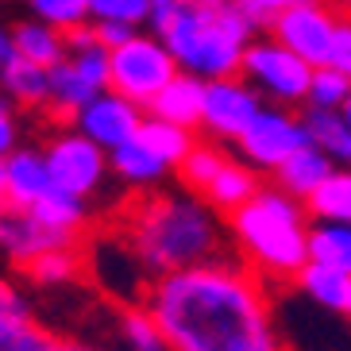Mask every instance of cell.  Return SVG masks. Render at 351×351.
Returning a JSON list of instances; mask_svg holds the SVG:
<instances>
[{
    "mask_svg": "<svg viewBox=\"0 0 351 351\" xmlns=\"http://www.w3.org/2000/svg\"><path fill=\"white\" fill-rule=\"evenodd\" d=\"M147 309L170 351H286L267 278L243 258H213L147 282Z\"/></svg>",
    "mask_w": 351,
    "mask_h": 351,
    "instance_id": "6da1fadb",
    "label": "cell"
},
{
    "mask_svg": "<svg viewBox=\"0 0 351 351\" xmlns=\"http://www.w3.org/2000/svg\"><path fill=\"white\" fill-rule=\"evenodd\" d=\"M116 236L128 243L147 278H162L174 270L228 255V220L193 189H151L128 201Z\"/></svg>",
    "mask_w": 351,
    "mask_h": 351,
    "instance_id": "7a4b0ae2",
    "label": "cell"
},
{
    "mask_svg": "<svg viewBox=\"0 0 351 351\" xmlns=\"http://www.w3.org/2000/svg\"><path fill=\"white\" fill-rule=\"evenodd\" d=\"M228 220V236L239 258L267 282H293L309 263V228L313 217L305 201L282 193L278 186H263L243 208Z\"/></svg>",
    "mask_w": 351,
    "mask_h": 351,
    "instance_id": "3957f363",
    "label": "cell"
},
{
    "mask_svg": "<svg viewBox=\"0 0 351 351\" xmlns=\"http://www.w3.org/2000/svg\"><path fill=\"white\" fill-rule=\"evenodd\" d=\"M155 35L170 47L178 70L193 73L201 82H217V77H236L239 73L243 51L258 35V23L243 8H236L232 0H224V4L186 0Z\"/></svg>",
    "mask_w": 351,
    "mask_h": 351,
    "instance_id": "277c9868",
    "label": "cell"
},
{
    "mask_svg": "<svg viewBox=\"0 0 351 351\" xmlns=\"http://www.w3.org/2000/svg\"><path fill=\"white\" fill-rule=\"evenodd\" d=\"M108 66H112V77H108V89H116L120 97L135 101L139 108H151L158 93H162L170 77L178 73V62L170 47L158 39L155 32H135L128 43H120L116 51H108Z\"/></svg>",
    "mask_w": 351,
    "mask_h": 351,
    "instance_id": "5b68a950",
    "label": "cell"
},
{
    "mask_svg": "<svg viewBox=\"0 0 351 351\" xmlns=\"http://www.w3.org/2000/svg\"><path fill=\"white\" fill-rule=\"evenodd\" d=\"M313 70H317V66H309L301 54H293L289 47H282L274 35L251 39V47L243 51V66H239V73L263 93V101L286 104V108L305 104Z\"/></svg>",
    "mask_w": 351,
    "mask_h": 351,
    "instance_id": "8992f818",
    "label": "cell"
},
{
    "mask_svg": "<svg viewBox=\"0 0 351 351\" xmlns=\"http://www.w3.org/2000/svg\"><path fill=\"white\" fill-rule=\"evenodd\" d=\"M43 151H47V166H51L54 189L85 197V201L97 197V189L104 186V178L112 170V166H108V151L70 124H66L62 132H54Z\"/></svg>",
    "mask_w": 351,
    "mask_h": 351,
    "instance_id": "52a82bcc",
    "label": "cell"
},
{
    "mask_svg": "<svg viewBox=\"0 0 351 351\" xmlns=\"http://www.w3.org/2000/svg\"><path fill=\"white\" fill-rule=\"evenodd\" d=\"M239 158L251 162L258 174H274L289 155H298L301 147H309V132L301 112L286 104H263L251 128L239 135Z\"/></svg>",
    "mask_w": 351,
    "mask_h": 351,
    "instance_id": "ba28073f",
    "label": "cell"
},
{
    "mask_svg": "<svg viewBox=\"0 0 351 351\" xmlns=\"http://www.w3.org/2000/svg\"><path fill=\"white\" fill-rule=\"evenodd\" d=\"M263 108V93L236 73V77H217L205 82V112H201V132L217 143H239V135L251 128V120Z\"/></svg>",
    "mask_w": 351,
    "mask_h": 351,
    "instance_id": "9c48e42d",
    "label": "cell"
},
{
    "mask_svg": "<svg viewBox=\"0 0 351 351\" xmlns=\"http://www.w3.org/2000/svg\"><path fill=\"white\" fill-rule=\"evenodd\" d=\"M336 23H340V16L324 0H298L270 23V35L293 54H301L309 66H328Z\"/></svg>",
    "mask_w": 351,
    "mask_h": 351,
    "instance_id": "30bf717a",
    "label": "cell"
},
{
    "mask_svg": "<svg viewBox=\"0 0 351 351\" xmlns=\"http://www.w3.org/2000/svg\"><path fill=\"white\" fill-rule=\"evenodd\" d=\"M73 243H77V236H66L58 228L43 224L32 208L0 205V255L8 258L12 267L23 270L27 263H35L47 251L73 247Z\"/></svg>",
    "mask_w": 351,
    "mask_h": 351,
    "instance_id": "8fae6325",
    "label": "cell"
},
{
    "mask_svg": "<svg viewBox=\"0 0 351 351\" xmlns=\"http://www.w3.org/2000/svg\"><path fill=\"white\" fill-rule=\"evenodd\" d=\"M143 108L128 97H120L116 89H104L93 101L85 104L82 112L70 120V128H77L82 135H89L93 143H101L104 151H116L120 143H128L132 135H139V124H143Z\"/></svg>",
    "mask_w": 351,
    "mask_h": 351,
    "instance_id": "7c38bea8",
    "label": "cell"
},
{
    "mask_svg": "<svg viewBox=\"0 0 351 351\" xmlns=\"http://www.w3.org/2000/svg\"><path fill=\"white\" fill-rule=\"evenodd\" d=\"M54 332L35 324L32 305L12 278H0V351H51Z\"/></svg>",
    "mask_w": 351,
    "mask_h": 351,
    "instance_id": "4fadbf2b",
    "label": "cell"
},
{
    "mask_svg": "<svg viewBox=\"0 0 351 351\" xmlns=\"http://www.w3.org/2000/svg\"><path fill=\"white\" fill-rule=\"evenodd\" d=\"M4 178H8V205L32 208L39 197H47L54 189L51 166H47V151L43 147H16L4 158Z\"/></svg>",
    "mask_w": 351,
    "mask_h": 351,
    "instance_id": "5bb4252c",
    "label": "cell"
},
{
    "mask_svg": "<svg viewBox=\"0 0 351 351\" xmlns=\"http://www.w3.org/2000/svg\"><path fill=\"white\" fill-rule=\"evenodd\" d=\"M108 166H112V174L120 178L128 189H139V193H143V189H158L166 182V174H174V166L166 162V158H158L139 135H132L128 143L108 151Z\"/></svg>",
    "mask_w": 351,
    "mask_h": 351,
    "instance_id": "9a60e30c",
    "label": "cell"
},
{
    "mask_svg": "<svg viewBox=\"0 0 351 351\" xmlns=\"http://www.w3.org/2000/svg\"><path fill=\"white\" fill-rule=\"evenodd\" d=\"M147 112L158 116V120H170V124H182V128H189V132H201L205 82L193 77V73H186V70H178L174 77H170V85H166L155 101H151Z\"/></svg>",
    "mask_w": 351,
    "mask_h": 351,
    "instance_id": "2e32d148",
    "label": "cell"
},
{
    "mask_svg": "<svg viewBox=\"0 0 351 351\" xmlns=\"http://www.w3.org/2000/svg\"><path fill=\"white\" fill-rule=\"evenodd\" d=\"M336 170V162H332L320 147H301L298 155H289L286 162L274 170V186L282 189V193L298 197V201H309L313 193H317L320 186H324V178Z\"/></svg>",
    "mask_w": 351,
    "mask_h": 351,
    "instance_id": "e0dca14e",
    "label": "cell"
},
{
    "mask_svg": "<svg viewBox=\"0 0 351 351\" xmlns=\"http://www.w3.org/2000/svg\"><path fill=\"white\" fill-rule=\"evenodd\" d=\"M0 93L16 108H47V101H51V70L12 54L8 62L0 66Z\"/></svg>",
    "mask_w": 351,
    "mask_h": 351,
    "instance_id": "ac0fdd59",
    "label": "cell"
},
{
    "mask_svg": "<svg viewBox=\"0 0 351 351\" xmlns=\"http://www.w3.org/2000/svg\"><path fill=\"white\" fill-rule=\"evenodd\" d=\"M258 189H263V182H258V170H255V166L243 162V158H228L224 170L213 178V186H208L201 197H205L208 205L217 208L220 217H232L236 208L247 205Z\"/></svg>",
    "mask_w": 351,
    "mask_h": 351,
    "instance_id": "d6986e66",
    "label": "cell"
},
{
    "mask_svg": "<svg viewBox=\"0 0 351 351\" xmlns=\"http://www.w3.org/2000/svg\"><path fill=\"white\" fill-rule=\"evenodd\" d=\"M97 93H104V89H97V85L89 82L70 58H62L58 66H51V101H47V108H51L54 120L70 124L73 116L82 112Z\"/></svg>",
    "mask_w": 351,
    "mask_h": 351,
    "instance_id": "ffe728a7",
    "label": "cell"
},
{
    "mask_svg": "<svg viewBox=\"0 0 351 351\" xmlns=\"http://www.w3.org/2000/svg\"><path fill=\"white\" fill-rule=\"evenodd\" d=\"M293 286L305 293V298L317 305V309H328V313H348V301H351V274L336 267H324V263H305L301 274L293 278Z\"/></svg>",
    "mask_w": 351,
    "mask_h": 351,
    "instance_id": "44dd1931",
    "label": "cell"
},
{
    "mask_svg": "<svg viewBox=\"0 0 351 351\" xmlns=\"http://www.w3.org/2000/svg\"><path fill=\"white\" fill-rule=\"evenodd\" d=\"M12 51L20 54V58H27V62L51 70V66H58L66 58V32H58L47 20L27 16V20H20L12 27Z\"/></svg>",
    "mask_w": 351,
    "mask_h": 351,
    "instance_id": "7402d4cb",
    "label": "cell"
},
{
    "mask_svg": "<svg viewBox=\"0 0 351 351\" xmlns=\"http://www.w3.org/2000/svg\"><path fill=\"white\" fill-rule=\"evenodd\" d=\"M116 336H120V351H170L166 332L158 317L147 309V301H128L116 313Z\"/></svg>",
    "mask_w": 351,
    "mask_h": 351,
    "instance_id": "603a6c76",
    "label": "cell"
},
{
    "mask_svg": "<svg viewBox=\"0 0 351 351\" xmlns=\"http://www.w3.org/2000/svg\"><path fill=\"white\" fill-rule=\"evenodd\" d=\"M301 120L313 147H320L336 166H351V128L340 108H305Z\"/></svg>",
    "mask_w": 351,
    "mask_h": 351,
    "instance_id": "cb8c5ba5",
    "label": "cell"
},
{
    "mask_svg": "<svg viewBox=\"0 0 351 351\" xmlns=\"http://www.w3.org/2000/svg\"><path fill=\"white\" fill-rule=\"evenodd\" d=\"M228 151L224 147L217 143V139H197L193 147H189V155L182 158V162H178V182H182V186L186 189H193V193H205L208 186H213V178L220 174V170H224V162H228Z\"/></svg>",
    "mask_w": 351,
    "mask_h": 351,
    "instance_id": "d4e9b609",
    "label": "cell"
},
{
    "mask_svg": "<svg viewBox=\"0 0 351 351\" xmlns=\"http://www.w3.org/2000/svg\"><path fill=\"white\" fill-rule=\"evenodd\" d=\"M32 213L43 224H51V228H58L66 236H77V239H82L85 224H89V201L85 197H73V193H62V189H51L47 197H39L32 205Z\"/></svg>",
    "mask_w": 351,
    "mask_h": 351,
    "instance_id": "484cf974",
    "label": "cell"
},
{
    "mask_svg": "<svg viewBox=\"0 0 351 351\" xmlns=\"http://www.w3.org/2000/svg\"><path fill=\"white\" fill-rule=\"evenodd\" d=\"M313 220H336V224H351V166H336L324 186L305 201Z\"/></svg>",
    "mask_w": 351,
    "mask_h": 351,
    "instance_id": "4316f807",
    "label": "cell"
},
{
    "mask_svg": "<svg viewBox=\"0 0 351 351\" xmlns=\"http://www.w3.org/2000/svg\"><path fill=\"white\" fill-rule=\"evenodd\" d=\"M309 258L351 274V224L313 220V228H309Z\"/></svg>",
    "mask_w": 351,
    "mask_h": 351,
    "instance_id": "83f0119b",
    "label": "cell"
},
{
    "mask_svg": "<svg viewBox=\"0 0 351 351\" xmlns=\"http://www.w3.org/2000/svg\"><path fill=\"white\" fill-rule=\"evenodd\" d=\"M139 139H143L158 158H166V162L178 170V162H182V158L189 155V147L197 143V132H189V128H182V124H170V120H158V116L147 112L143 124H139Z\"/></svg>",
    "mask_w": 351,
    "mask_h": 351,
    "instance_id": "f1b7e54d",
    "label": "cell"
},
{
    "mask_svg": "<svg viewBox=\"0 0 351 351\" xmlns=\"http://www.w3.org/2000/svg\"><path fill=\"white\" fill-rule=\"evenodd\" d=\"M82 270H85V251L73 243V247H58V251L39 255L35 263L23 267V274H27L35 286H70Z\"/></svg>",
    "mask_w": 351,
    "mask_h": 351,
    "instance_id": "f546056e",
    "label": "cell"
},
{
    "mask_svg": "<svg viewBox=\"0 0 351 351\" xmlns=\"http://www.w3.org/2000/svg\"><path fill=\"white\" fill-rule=\"evenodd\" d=\"M351 97V77L336 66H317L309 82V97L305 108H343V101Z\"/></svg>",
    "mask_w": 351,
    "mask_h": 351,
    "instance_id": "4dcf8cb0",
    "label": "cell"
},
{
    "mask_svg": "<svg viewBox=\"0 0 351 351\" xmlns=\"http://www.w3.org/2000/svg\"><path fill=\"white\" fill-rule=\"evenodd\" d=\"M35 20L54 23L58 32H73L89 23V0H23Z\"/></svg>",
    "mask_w": 351,
    "mask_h": 351,
    "instance_id": "1f68e13d",
    "label": "cell"
},
{
    "mask_svg": "<svg viewBox=\"0 0 351 351\" xmlns=\"http://www.w3.org/2000/svg\"><path fill=\"white\" fill-rule=\"evenodd\" d=\"M89 20H116L143 27L151 23V0H89Z\"/></svg>",
    "mask_w": 351,
    "mask_h": 351,
    "instance_id": "d6a6232c",
    "label": "cell"
},
{
    "mask_svg": "<svg viewBox=\"0 0 351 351\" xmlns=\"http://www.w3.org/2000/svg\"><path fill=\"white\" fill-rule=\"evenodd\" d=\"M16 147H20V116L16 104L0 93V158H8Z\"/></svg>",
    "mask_w": 351,
    "mask_h": 351,
    "instance_id": "836d02e7",
    "label": "cell"
},
{
    "mask_svg": "<svg viewBox=\"0 0 351 351\" xmlns=\"http://www.w3.org/2000/svg\"><path fill=\"white\" fill-rule=\"evenodd\" d=\"M232 4L247 12V16L258 23V27H270V23L278 20V16L289 8V4H298V0H232Z\"/></svg>",
    "mask_w": 351,
    "mask_h": 351,
    "instance_id": "e575fe53",
    "label": "cell"
},
{
    "mask_svg": "<svg viewBox=\"0 0 351 351\" xmlns=\"http://www.w3.org/2000/svg\"><path fill=\"white\" fill-rule=\"evenodd\" d=\"M328 66H336V70H343L351 77V16H340V23H336V39H332Z\"/></svg>",
    "mask_w": 351,
    "mask_h": 351,
    "instance_id": "d590c367",
    "label": "cell"
},
{
    "mask_svg": "<svg viewBox=\"0 0 351 351\" xmlns=\"http://www.w3.org/2000/svg\"><path fill=\"white\" fill-rule=\"evenodd\" d=\"M93 32H97V39H101L108 51H116L120 43H128L135 32H143V27H132V23H116V20H93Z\"/></svg>",
    "mask_w": 351,
    "mask_h": 351,
    "instance_id": "8d00e7d4",
    "label": "cell"
},
{
    "mask_svg": "<svg viewBox=\"0 0 351 351\" xmlns=\"http://www.w3.org/2000/svg\"><path fill=\"white\" fill-rule=\"evenodd\" d=\"M182 4H186V0H151V23H147V27H151V32H158V27H162V23L170 20L178 8H182Z\"/></svg>",
    "mask_w": 351,
    "mask_h": 351,
    "instance_id": "74e56055",
    "label": "cell"
},
{
    "mask_svg": "<svg viewBox=\"0 0 351 351\" xmlns=\"http://www.w3.org/2000/svg\"><path fill=\"white\" fill-rule=\"evenodd\" d=\"M51 351H116V348H101V343H89V340H77V336H58Z\"/></svg>",
    "mask_w": 351,
    "mask_h": 351,
    "instance_id": "f35d334b",
    "label": "cell"
},
{
    "mask_svg": "<svg viewBox=\"0 0 351 351\" xmlns=\"http://www.w3.org/2000/svg\"><path fill=\"white\" fill-rule=\"evenodd\" d=\"M12 54H16V51H12V27H4V23H0V66L8 62Z\"/></svg>",
    "mask_w": 351,
    "mask_h": 351,
    "instance_id": "ab89813d",
    "label": "cell"
},
{
    "mask_svg": "<svg viewBox=\"0 0 351 351\" xmlns=\"http://www.w3.org/2000/svg\"><path fill=\"white\" fill-rule=\"evenodd\" d=\"M0 205H8V178H4V158H0Z\"/></svg>",
    "mask_w": 351,
    "mask_h": 351,
    "instance_id": "60d3db41",
    "label": "cell"
},
{
    "mask_svg": "<svg viewBox=\"0 0 351 351\" xmlns=\"http://www.w3.org/2000/svg\"><path fill=\"white\" fill-rule=\"evenodd\" d=\"M340 112H343V120H348V128H351V97L343 101V108H340Z\"/></svg>",
    "mask_w": 351,
    "mask_h": 351,
    "instance_id": "b9f144b4",
    "label": "cell"
},
{
    "mask_svg": "<svg viewBox=\"0 0 351 351\" xmlns=\"http://www.w3.org/2000/svg\"><path fill=\"white\" fill-rule=\"evenodd\" d=\"M193 4H224V0H193Z\"/></svg>",
    "mask_w": 351,
    "mask_h": 351,
    "instance_id": "7bdbcfd3",
    "label": "cell"
},
{
    "mask_svg": "<svg viewBox=\"0 0 351 351\" xmlns=\"http://www.w3.org/2000/svg\"><path fill=\"white\" fill-rule=\"evenodd\" d=\"M343 317H348V320H351V301H348V313H343Z\"/></svg>",
    "mask_w": 351,
    "mask_h": 351,
    "instance_id": "ee69618b",
    "label": "cell"
},
{
    "mask_svg": "<svg viewBox=\"0 0 351 351\" xmlns=\"http://www.w3.org/2000/svg\"><path fill=\"white\" fill-rule=\"evenodd\" d=\"M343 4H351V0H343Z\"/></svg>",
    "mask_w": 351,
    "mask_h": 351,
    "instance_id": "f6af8a7d",
    "label": "cell"
}]
</instances>
